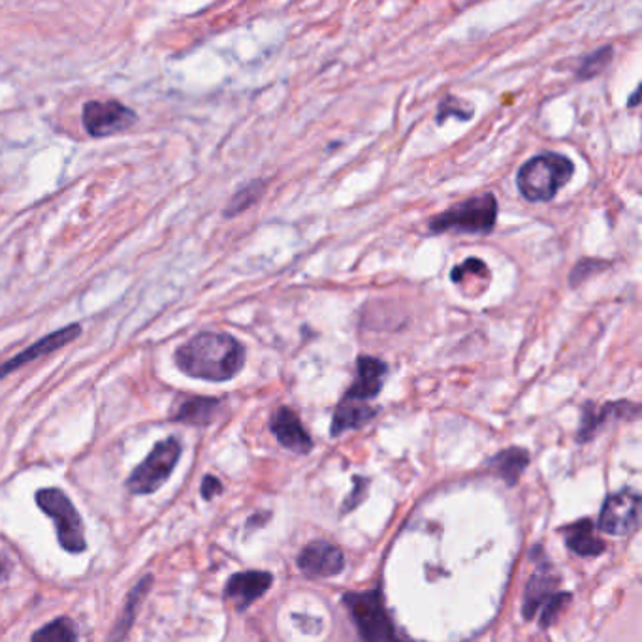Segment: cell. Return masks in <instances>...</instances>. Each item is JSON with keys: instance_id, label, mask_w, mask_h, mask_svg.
<instances>
[{"instance_id": "ffe728a7", "label": "cell", "mask_w": 642, "mask_h": 642, "mask_svg": "<svg viewBox=\"0 0 642 642\" xmlns=\"http://www.w3.org/2000/svg\"><path fill=\"white\" fill-rule=\"evenodd\" d=\"M566 543L571 551L578 556L591 558L605 552V543L593 535V524L590 520H581L566 529Z\"/></svg>"}, {"instance_id": "484cf974", "label": "cell", "mask_w": 642, "mask_h": 642, "mask_svg": "<svg viewBox=\"0 0 642 642\" xmlns=\"http://www.w3.org/2000/svg\"><path fill=\"white\" fill-rule=\"evenodd\" d=\"M606 266H610L606 260H599V258H583L581 262H578L573 272H571V279L569 283L571 287H576L578 283H583V281H586L588 277L599 273L601 268H606Z\"/></svg>"}, {"instance_id": "ac0fdd59", "label": "cell", "mask_w": 642, "mask_h": 642, "mask_svg": "<svg viewBox=\"0 0 642 642\" xmlns=\"http://www.w3.org/2000/svg\"><path fill=\"white\" fill-rule=\"evenodd\" d=\"M153 581H155V578L151 575H147V576L142 578V581H138V584L131 590V593L127 595V601H124L123 613L117 618L112 633L107 635L106 642H124L129 631L132 630V623H134V620L138 616L139 605H142V601L146 599V595H147Z\"/></svg>"}, {"instance_id": "9a60e30c", "label": "cell", "mask_w": 642, "mask_h": 642, "mask_svg": "<svg viewBox=\"0 0 642 642\" xmlns=\"http://www.w3.org/2000/svg\"><path fill=\"white\" fill-rule=\"evenodd\" d=\"M558 584H559V581L554 575L551 563H546V561L539 563L526 586L524 605H522V614L526 620L537 616L539 608L544 606V603L556 593Z\"/></svg>"}, {"instance_id": "8992f818", "label": "cell", "mask_w": 642, "mask_h": 642, "mask_svg": "<svg viewBox=\"0 0 642 642\" xmlns=\"http://www.w3.org/2000/svg\"><path fill=\"white\" fill-rule=\"evenodd\" d=\"M181 456V443L176 437H168L153 447L147 458L139 464L127 480V488L132 494L147 495L159 490L170 479Z\"/></svg>"}, {"instance_id": "ba28073f", "label": "cell", "mask_w": 642, "mask_h": 642, "mask_svg": "<svg viewBox=\"0 0 642 642\" xmlns=\"http://www.w3.org/2000/svg\"><path fill=\"white\" fill-rule=\"evenodd\" d=\"M640 495L633 490H622L610 495L599 516V529L608 535L623 537L638 527Z\"/></svg>"}, {"instance_id": "277c9868", "label": "cell", "mask_w": 642, "mask_h": 642, "mask_svg": "<svg viewBox=\"0 0 642 642\" xmlns=\"http://www.w3.org/2000/svg\"><path fill=\"white\" fill-rule=\"evenodd\" d=\"M36 503L53 520L62 551L70 554L85 552L83 520L68 495L59 488H42L36 492Z\"/></svg>"}, {"instance_id": "4316f807", "label": "cell", "mask_w": 642, "mask_h": 642, "mask_svg": "<svg viewBox=\"0 0 642 642\" xmlns=\"http://www.w3.org/2000/svg\"><path fill=\"white\" fill-rule=\"evenodd\" d=\"M569 599H571L569 593L556 591L552 598L544 603V610L541 613V625H543V628H551V625L556 622L558 614L561 613V608L566 606V603Z\"/></svg>"}, {"instance_id": "7a4b0ae2", "label": "cell", "mask_w": 642, "mask_h": 642, "mask_svg": "<svg viewBox=\"0 0 642 642\" xmlns=\"http://www.w3.org/2000/svg\"><path fill=\"white\" fill-rule=\"evenodd\" d=\"M575 176L569 156L546 151L531 156L516 174V186L527 202H551Z\"/></svg>"}, {"instance_id": "5b68a950", "label": "cell", "mask_w": 642, "mask_h": 642, "mask_svg": "<svg viewBox=\"0 0 642 642\" xmlns=\"http://www.w3.org/2000/svg\"><path fill=\"white\" fill-rule=\"evenodd\" d=\"M364 642H401L379 591H353L343 598Z\"/></svg>"}, {"instance_id": "6da1fadb", "label": "cell", "mask_w": 642, "mask_h": 642, "mask_svg": "<svg viewBox=\"0 0 642 642\" xmlns=\"http://www.w3.org/2000/svg\"><path fill=\"white\" fill-rule=\"evenodd\" d=\"M245 347L225 332H202L176 351L178 368L193 379L226 383L245 366Z\"/></svg>"}, {"instance_id": "5bb4252c", "label": "cell", "mask_w": 642, "mask_h": 642, "mask_svg": "<svg viewBox=\"0 0 642 642\" xmlns=\"http://www.w3.org/2000/svg\"><path fill=\"white\" fill-rule=\"evenodd\" d=\"M273 576L266 571H245L230 576L225 588L226 599L236 605L238 610H245L250 603L260 599L270 590Z\"/></svg>"}, {"instance_id": "7402d4cb", "label": "cell", "mask_w": 642, "mask_h": 642, "mask_svg": "<svg viewBox=\"0 0 642 642\" xmlns=\"http://www.w3.org/2000/svg\"><path fill=\"white\" fill-rule=\"evenodd\" d=\"M33 642H77L75 623L67 616H60L38 630L33 635Z\"/></svg>"}, {"instance_id": "2e32d148", "label": "cell", "mask_w": 642, "mask_h": 642, "mask_svg": "<svg viewBox=\"0 0 642 642\" xmlns=\"http://www.w3.org/2000/svg\"><path fill=\"white\" fill-rule=\"evenodd\" d=\"M218 411H221V401L217 398L186 396L176 405L171 420L191 426H208L215 420Z\"/></svg>"}, {"instance_id": "cb8c5ba5", "label": "cell", "mask_w": 642, "mask_h": 642, "mask_svg": "<svg viewBox=\"0 0 642 642\" xmlns=\"http://www.w3.org/2000/svg\"><path fill=\"white\" fill-rule=\"evenodd\" d=\"M469 277H477V279L484 281V283H490L492 273L488 270V266L484 264L480 258L472 257V258L464 260L462 264L454 266L450 272V281L456 285H464Z\"/></svg>"}, {"instance_id": "f546056e", "label": "cell", "mask_w": 642, "mask_h": 642, "mask_svg": "<svg viewBox=\"0 0 642 642\" xmlns=\"http://www.w3.org/2000/svg\"><path fill=\"white\" fill-rule=\"evenodd\" d=\"M638 99H640V91H638V87H637L635 92H633V97H631L630 102H628V107H637V106H638Z\"/></svg>"}, {"instance_id": "3957f363", "label": "cell", "mask_w": 642, "mask_h": 642, "mask_svg": "<svg viewBox=\"0 0 642 642\" xmlns=\"http://www.w3.org/2000/svg\"><path fill=\"white\" fill-rule=\"evenodd\" d=\"M497 213V198L492 193H484L480 196H472L454 203L448 210L433 215L428 221V232L433 234V236L448 232L488 236L495 228Z\"/></svg>"}, {"instance_id": "8fae6325", "label": "cell", "mask_w": 642, "mask_h": 642, "mask_svg": "<svg viewBox=\"0 0 642 642\" xmlns=\"http://www.w3.org/2000/svg\"><path fill=\"white\" fill-rule=\"evenodd\" d=\"M388 366L377 356L362 354L356 358V379L345 392V398L368 401L377 398L384 386Z\"/></svg>"}, {"instance_id": "4fadbf2b", "label": "cell", "mask_w": 642, "mask_h": 642, "mask_svg": "<svg viewBox=\"0 0 642 642\" xmlns=\"http://www.w3.org/2000/svg\"><path fill=\"white\" fill-rule=\"evenodd\" d=\"M270 430L277 437V441L292 452L307 454L313 448L311 435L305 432L300 416L290 407H277L270 418Z\"/></svg>"}, {"instance_id": "603a6c76", "label": "cell", "mask_w": 642, "mask_h": 642, "mask_svg": "<svg viewBox=\"0 0 642 642\" xmlns=\"http://www.w3.org/2000/svg\"><path fill=\"white\" fill-rule=\"evenodd\" d=\"M266 191V183L262 179H257V181H250L249 185H245L242 191H238L236 194L232 196V200L228 202V206L225 208V217H236L240 213H243L245 210H249L250 206H255V203L262 198Z\"/></svg>"}, {"instance_id": "9c48e42d", "label": "cell", "mask_w": 642, "mask_h": 642, "mask_svg": "<svg viewBox=\"0 0 642 642\" xmlns=\"http://www.w3.org/2000/svg\"><path fill=\"white\" fill-rule=\"evenodd\" d=\"M297 567L311 578H330L345 567V556L332 543L313 541L297 556Z\"/></svg>"}, {"instance_id": "83f0119b", "label": "cell", "mask_w": 642, "mask_h": 642, "mask_svg": "<svg viewBox=\"0 0 642 642\" xmlns=\"http://www.w3.org/2000/svg\"><path fill=\"white\" fill-rule=\"evenodd\" d=\"M221 492H223V484L217 477L208 475L206 479L202 480V495H203V499H211V497L218 495Z\"/></svg>"}, {"instance_id": "52a82bcc", "label": "cell", "mask_w": 642, "mask_h": 642, "mask_svg": "<svg viewBox=\"0 0 642 642\" xmlns=\"http://www.w3.org/2000/svg\"><path fill=\"white\" fill-rule=\"evenodd\" d=\"M136 119L134 109L117 100H91L83 106L82 114L83 129L92 138H106L129 131Z\"/></svg>"}, {"instance_id": "e0dca14e", "label": "cell", "mask_w": 642, "mask_h": 642, "mask_svg": "<svg viewBox=\"0 0 642 642\" xmlns=\"http://www.w3.org/2000/svg\"><path fill=\"white\" fill-rule=\"evenodd\" d=\"M375 415H377V409H373L366 401H356L343 396L334 411L330 432L334 437H337L349 430H358L371 422Z\"/></svg>"}, {"instance_id": "7c38bea8", "label": "cell", "mask_w": 642, "mask_h": 642, "mask_svg": "<svg viewBox=\"0 0 642 642\" xmlns=\"http://www.w3.org/2000/svg\"><path fill=\"white\" fill-rule=\"evenodd\" d=\"M638 416V405L631 401H614V403H605V405H593L586 403L583 407V416H581V426H578V441L586 443L591 437L598 433L606 422L614 418H637Z\"/></svg>"}, {"instance_id": "d4e9b609", "label": "cell", "mask_w": 642, "mask_h": 642, "mask_svg": "<svg viewBox=\"0 0 642 642\" xmlns=\"http://www.w3.org/2000/svg\"><path fill=\"white\" fill-rule=\"evenodd\" d=\"M458 117L460 121H472L473 115H475V107L472 104L464 102L462 99L454 97V95H447L441 104H440V109H437V115H435V123L441 124L448 119V117Z\"/></svg>"}, {"instance_id": "f1b7e54d", "label": "cell", "mask_w": 642, "mask_h": 642, "mask_svg": "<svg viewBox=\"0 0 642 642\" xmlns=\"http://www.w3.org/2000/svg\"><path fill=\"white\" fill-rule=\"evenodd\" d=\"M12 571H13V561H12L10 554L6 551H3V546H0V583L8 581Z\"/></svg>"}, {"instance_id": "d6986e66", "label": "cell", "mask_w": 642, "mask_h": 642, "mask_svg": "<svg viewBox=\"0 0 642 642\" xmlns=\"http://www.w3.org/2000/svg\"><path fill=\"white\" fill-rule=\"evenodd\" d=\"M488 465L497 473V477L503 479L509 487H514L520 480L526 467L529 465V454L520 447H511L495 454L494 458L488 460Z\"/></svg>"}, {"instance_id": "30bf717a", "label": "cell", "mask_w": 642, "mask_h": 642, "mask_svg": "<svg viewBox=\"0 0 642 642\" xmlns=\"http://www.w3.org/2000/svg\"><path fill=\"white\" fill-rule=\"evenodd\" d=\"M80 334H82L80 324H68L65 328H59V330H55L53 334L38 339L36 343H33V345L21 351L20 354H15L10 360H6V362L0 364V379H4L6 375H10L12 371L20 369L30 362H35V360H38L42 356H48V354L62 349L65 345H68V343H72Z\"/></svg>"}, {"instance_id": "44dd1931", "label": "cell", "mask_w": 642, "mask_h": 642, "mask_svg": "<svg viewBox=\"0 0 642 642\" xmlns=\"http://www.w3.org/2000/svg\"><path fill=\"white\" fill-rule=\"evenodd\" d=\"M613 57H614L613 45H603V48L583 57L581 60H578V67L575 70L576 82H590V80H593V77H598L610 65Z\"/></svg>"}]
</instances>
